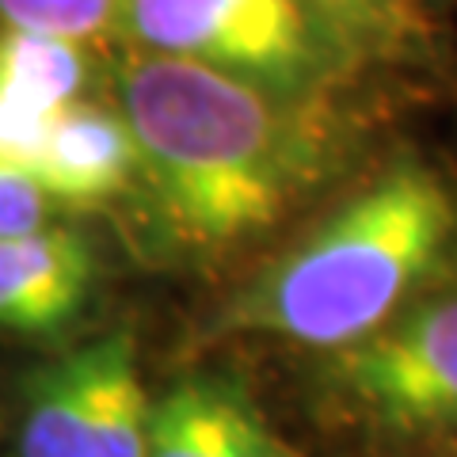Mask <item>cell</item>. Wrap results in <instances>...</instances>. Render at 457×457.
Returning a JSON list of instances; mask_svg holds the SVG:
<instances>
[{
    "label": "cell",
    "instance_id": "1",
    "mask_svg": "<svg viewBox=\"0 0 457 457\" xmlns=\"http://www.w3.org/2000/svg\"><path fill=\"white\" fill-rule=\"evenodd\" d=\"M114 104L137 141L164 225L203 252L270 233L328 176L320 99H290L213 69L126 50Z\"/></svg>",
    "mask_w": 457,
    "mask_h": 457
},
{
    "label": "cell",
    "instance_id": "2",
    "mask_svg": "<svg viewBox=\"0 0 457 457\" xmlns=\"http://www.w3.org/2000/svg\"><path fill=\"white\" fill-rule=\"evenodd\" d=\"M453 233L446 183L416 161H396L237 290L221 328L343 351L431 286Z\"/></svg>",
    "mask_w": 457,
    "mask_h": 457
},
{
    "label": "cell",
    "instance_id": "3",
    "mask_svg": "<svg viewBox=\"0 0 457 457\" xmlns=\"http://www.w3.org/2000/svg\"><path fill=\"white\" fill-rule=\"evenodd\" d=\"M119 38L290 99H320L354 65L309 0H126Z\"/></svg>",
    "mask_w": 457,
    "mask_h": 457
},
{
    "label": "cell",
    "instance_id": "4",
    "mask_svg": "<svg viewBox=\"0 0 457 457\" xmlns=\"http://www.w3.org/2000/svg\"><path fill=\"white\" fill-rule=\"evenodd\" d=\"M320 393L370 435H457V282L427 286L378 332L324 354Z\"/></svg>",
    "mask_w": 457,
    "mask_h": 457
},
{
    "label": "cell",
    "instance_id": "5",
    "mask_svg": "<svg viewBox=\"0 0 457 457\" xmlns=\"http://www.w3.org/2000/svg\"><path fill=\"white\" fill-rule=\"evenodd\" d=\"M149 408L134 339H88L23 381L16 457H145Z\"/></svg>",
    "mask_w": 457,
    "mask_h": 457
},
{
    "label": "cell",
    "instance_id": "6",
    "mask_svg": "<svg viewBox=\"0 0 457 457\" xmlns=\"http://www.w3.org/2000/svg\"><path fill=\"white\" fill-rule=\"evenodd\" d=\"M96 290V252L73 225L0 237V336L54 339L69 332Z\"/></svg>",
    "mask_w": 457,
    "mask_h": 457
},
{
    "label": "cell",
    "instance_id": "7",
    "mask_svg": "<svg viewBox=\"0 0 457 457\" xmlns=\"http://www.w3.org/2000/svg\"><path fill=\"white\" fill-rule=\"evenodd\" d=\"M23 171L54 210H99L141 179V161L119 104L84 96L54 114Z\"/></svg>",
    "mask_w": 457,
    "mask_h": 457
},
{
    "label": "cell",
    "instance_id": "8",
    "mask_svg": "<svg viewBox=\"0 0 457 457\" xmlns=\"http://www.w3.org/2000/svg\"><path fill=\"white\" fill-rule=\"evenodd\" d=\"M145 457H297L225 381L187 378L149 408Z\"/></svg>",
    "mask_w": 457,
    "mask_h": 457
},
{
    "label": "cell",
    "instance_id": "9",
    "mask_svg": "<svg viewBox=\"0 0 457 457\" xmlns=\"http://www.w3.org/2000/svg\"><path fill=\"white\" fill-rule=\"evenodd\" d=\"M96 46L23 27H0V99L50 119L92 96Z\"/></svg>",
    "mask_w": 457,
    "mask_h": 457
},
{
    "label": "cell",
    "instance_id": "10",
    "mask_svg": "<svg viewBox=\"0 0 457 457\" xmlns=\"http://www.w3.org/2000/svg\"><path fill=\"white\" fill-rule=\"evenodd\" d=\"M354 65L411 57L427 38L423 0H309Z\"/></svg>",
    "mask_w": 457,
    "mask_h": 457
},
{
    "label": "cell",
    "instance_id": "11",
    "mask_svg": "<svg viewBox=\"0 0 457 457\" xmlns=\"http://www.w3.org/2000/svg\"><path fill=\"white\" fill-rule=\"evenodd\" d=\"M126 0H0V27H23L99 46L119 35Z\"/></svg>",
    "mask_w": 457,
    "mask_h": 457
},
{
    "label": "cell",
    "instance_id": "12",
    "mask_svg": "<svg viewBox=\"0 0 457 457\" xmlns=\"http://www.w3.org/2000/svg\"><path fill=\"white\" fill-rule=\"evenodd\" d=\"M57 221L50 198L20 164L0 156V237H20Z\"/></svg>",
    "mask_w": 457,
    "mask_h": 457
}]
</instances>
